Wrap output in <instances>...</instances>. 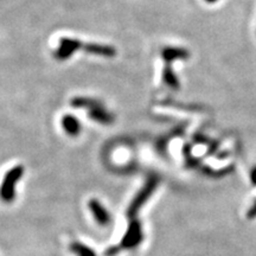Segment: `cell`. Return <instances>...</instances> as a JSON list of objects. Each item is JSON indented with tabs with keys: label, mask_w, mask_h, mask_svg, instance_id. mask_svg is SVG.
<instances>
[{
	"label": "cell",
	"mask_w": 256,
	"mask_h": 256,
	"mask_svg": "<svg viewBox=\"0 0 256 256\" xmlns=\"http://www.w3.org/2000/svg\"><path fill=\"white\" fill-rule=\"evenodd\" d=\"M144 240V232L142 224L136 218L130 220L128 228L124 235L121 238L119 247L120 249H134L136 248Z\"/></svg>",
	"instance_id": "3957f363"
},
{
	"label": "cell",
	"mask_w": 256,
	"mask_h": 256,
	"mask_svg": "<svg viewBox=\"0 0 256 256\" xmlns=\"http://www.w3.org/2000/svg\"><path fill=\"white\" fill-rule=\"evenodd\" d=\"M24 174V168L22 165H17L11 170H8L0 186V198L5 203H11L16 197V185L20 180Z\"/></svg>",
	"instance_id": "7a4b0ae2"
},
{
	"label": "cell",
	"mask_w": 256,
	"mask_h": 256,
	"mask_svg": "<svg viewBox=\"0 0 256 256\" xmlns=\"http://www.w3.org/2000/svg\"><path fill=\"white\" fill-rule=\"evenodd\" d=\"M164 58L170 62V60H174V58H179V57L183 56V51L182 50H176V49H166L164 50Z\"/></svg>",
	"instance_id": "8fae6325"
},
{
	"label": "cell",
	"mask_w": 256,
	"mask_h": 256,
	"mask_svg": "<svg viewBox=\"0 0 256 256\" xmlns=\"http://www.w3.org/2000/svg\"><path fill=\"white\" fill-rule=\"evenodd\" d=\"M120 250H121V249H120L119 246H116V247L108 248L107 252H106V254H107V256H114V255H116Z\"/></svg>",
	"instance_id": "7c38bea8"
},
{
	"label": "cell",
	"mask_w": 256,
	"mask_h": 256,
	"mask_svg": "<svg viewBox=\"0 0 256 256\" xmlns=\"http://www.w3.org/2000/svg\"><path fill=\"white\" fill-rule=\"evenodd\" d=\"M88 115L92 120L96 121V122H100L102 124H110L114 121L113 114H110V112L106 110L104 106H102V107L95 108V110H89Z\"/></svg>",
	"instance_id": "ba28073f"
},
{
	"label": "cell",
	"mask_w": 256,
	"mask_h": 256,
	"mask_svg": "<svg viewBox=\"0 0 256 256\" xmlns=\"http://www.w3.org/2000/svg\"><path fill=\"white\" fill-rule=\"evenodd\" d=\"M62 127L70 136H78L81 132V124L74 115H64L62 119Z\"/></svg>",
	"instance_id": "52a82bcc"
},
{
	"label": "cell",
	"mask_w": 256,
	"mask_h": 256,
	"mask_svg": "<svg viewBox=\"0 0 256 256\" xmlns=\"http://www.w3.org/2000/svg\"><path fill=\"white\" fill-rule=\"evenodd\" d=\"M83 44L78 40L72 38H62L60 42L58 49L55 52V58L58 60H66L74 55V52L82 49Z\"/></svg>",
	"instance_id": "277c9868"
},
{
	"label": "cell",
	"mask_w": 256,
	"mask_h": 256,
	"mask_svg": "<svg viewBox=\"0 0 256 256\" xmlns=\"http://www.w3.org/2000/svg\"><path fill=\"white\" fill-rule=\"evenodd\" d=\"M158 183H159V179L154 177V176H152V177L147 179V182L142 188V190L138 192L136 197L133 198V200L130 202V204L128 206L127 216L130 217V220L136 218V216L138 215V212H139L140 209H142L144 204L146 203L147 200H148V198L152 196L153 192L156 191V186H158Z\"/></svg>",
	"instance_id": "6da1fadb"
},
{
	"label": "cell",
	"mask_w": 256,
	"mask_h": 256,
	"mask_svg": "<svg viewBox=\"0 0 256 256\" xmlns=\"http://www.w3.org/2000/svg\"><path fill=\"white\" fill-rule=\"evenodd\" d=\"M82 49L84 50L86 52L90 54V55H96V56L114 57L116 55V50H115L113 46H104V44L89 43V44H86V46H83Z\"/></svg>",
	"instance_id": "8992f818"
},
{
	"label": "cell",
	"mask_w": 256,
	"mask_h": 256,
	"mask_svg": "<svg viewBox=\"0 0 256 256\" xmlns=\"http://www.w3.org/2000/svg\"><path fill=\"white\" fill-rule=\"evenodd\" d=\"M70 249L76 256H96L92 249H90L88 246L83 244V243L80 242H74L70 246Z\"/></svg>",
	"instance_id": "30bf717a"
},
{
	"label": "cell",
	"mask_w": 256,
	"mask_h": 256,
	"mask_svg": "<svg viewBox=\"0 0 256 256\" xmlns=\"http://www.w3.org/2000/svg\"><path fill=\"white\" fill-rule=\"evenodd\" d=\"M72 106L74 108H87V110H92L98 107H102V104L100 101L94 100V98H82V96H80V98H72Z\"/></svg>",
	"instance_id": "9c48e42d"
},
{
	"label": "cell",
	"mask_w": 256,
	"mask_h": 256,
	"mask_svg": "<svg viewBox=\"0 0 256 256\" xmlns=\"http://www.w3.org/2000/svg\"><path fill=\"white\" fill-rule=\"evenodd\" d=\"M89 209H90L95 220L100 226H108L112 222L110 214L98 200H92L89 202Z\"/></svg>",
	"instance_id": "5b68a950"
}]
</instances>
